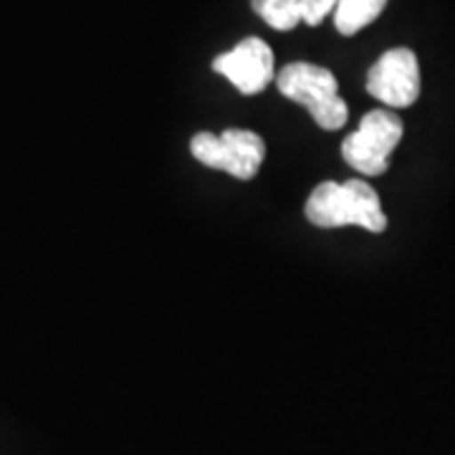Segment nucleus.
<instances>
[{
    "label": "nucleus",
    "instance_id": "1",
    "mask_svg": "<svg viewBox=\"0 0 455 455\" xmlns=\"http://www.w3.org/2000/svg\"><path fill=\"white\" fill-rule=\"evenodd\" d=\"M304 211L316 228L359 226L370 233H382L387 228V215L382 212L379 196L367 180H326L311 190Z\"/></svg>",
    "mask_w": 455,
    "mask_h": 455
},
{
    "label": "nucleus",
    "instance_id": "2",
    "mask_svg": "<svg viewBox=\"0 0 455 455\" xmlns=\"http://www.w3.org/2000/svg\"><path fill=\"white\" fill-rule=\"evenodd\" d=\"M278 92L296 104L307 107L322 130H341L349 119V107L339 97V84L324 66L293 61L276 76Z\"/></svg>",
    "mask_w": 455,
    "mask_h": 455
},
{
    "label": "nucleus",
    "instance_id": "3",
    "mask_svg": "<svg viewBox=\"0 0 455 455\" xmlns=\"http://www.w3.org/2000/svg\"><path fill=\"white\" fill-rule=\"evenodd\" d=\"M405 134L403 119L387 109L367 112L359 122L357 132H352L341 142V157L359 175L379 178L390 170V157L395 147L400 145Z\"/></svg>",
    "mask_w": 455,
    "mask_h": 455
},
{
    "label": "nucleus",
    "instance_id": "4",
    "mask_svg": "<svg viewBox=\"0 0 455 455\" xmlns=\"http://www.w3.org/2000/svg\"><path fill=\"white\" fill-rule=\"evenodd\" d=\"M197 163L223 170L238 180H253L266 160V142L251 130H226L223 134L197 132L190 142Z\"/></svg>",
    "mask_w": 455,
    "mask_h": 455
},
{
    "label": "nucleus",
    "instance_id": "5",
    "mask_svg": "<svg viewBox=\"0 0 455 455\" xmlns=\"http://www.w3.org/2000/svg\"><path fill=\"white\" fill-rule=\"evenodd\" d=\"M367 92L377 101L403 109L420 97V66L410 49H392L382 53L367 74Z\"/></svg>",
    "mask_w": 455,
    "mask_h": 455
},
{
    "label": "nucleus",
    "instance_id": "6",
    "mask_svg": "<svg viewBox=\"0 0 455 455\" xmlns=\"http://www.w3.org/2000/svg\"><path fill=\"white\" fill-rule=\"evenodd\" d=\"M212 68L226 76L241 94L256 97L274 82V51L256 36L243 38L235 49L220 53Z\"/></svg>",
    "mask_w": 455,
    "mask_h": 455
},
{
    "label": "nucleus",
    "instance_id": "7",
    "mask_svg": "<svg viewBox=\"0 0 455 455\" xmlns=\"http://www.w3.org/2000/svg\"><path fill=\"white\" fill-rule=\"evenodd\" d=\"M387 8V0H337L334 26L341 36H355L374 23Z\"/></svg>",
    "mask_w": 455,
    "mask_h": 455
},
{
    "label": "nucleus",
    "instance_id": "8",
    "mask_svg": "<svg viewBox=\"0 0 455 455\" xmlns=\"http://www.w3.org/2000/svg\"><path fill=\"white\" fill-rule=\"evenodd\" d=\"M251 5L276 31H291L304 20V0H251Z\"/></svg>",
    "mask_w": 455,
    "mask_h": 455
},
{
    "label": "nucleus",
    "instance_id": "9",
    "mask_svg": "<svg viewBox=\"0 0 455 455\" xmlns=\"http://www.w3.org/2000/svg\"><path fill=\"white\" fill-rule=\"evenodd\" d=\"M334 11H337V0H304V23L319 26Z\"/></svg>",
    "mask_w": 455,
    "mask_h": 455
}]
</instances>
